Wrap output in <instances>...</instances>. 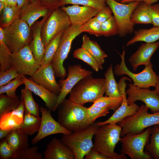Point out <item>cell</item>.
Instances as JSON below:
<instances>
[{"instance_id":"1","label":"cell","mask_w":159,"mask_h":159,"mask_svg":"<svg viewBox=\"0 0 159 159\" xmlns=\"http://www.w3.org/2000/svg\"><path fill=\"white\" fill-rule=\"evenodd\" d=\"M57 121L72 132L84 129L91 123L87 108L84 105L65 99L58 107Z\"/></svg>"},{"instance_id":"2","label":"cell","mask_w":159,"mask_h":159,"mask_svg":"<svg viewBox=\"0 0 159 159\" xmlns=\"http://www.w3.org/2000/svg\"><path fill=\"white\" fill-rule=\"evenodd\" d=\"M122 127L115 123H109L99 127L95 134V149L107 159H127L125 155L117 153L114 149L120 141Z\"/></svg>"},{"instance_id":"3","label":"cell","mask_w":159,"mask_h":159,"mask_svg":"<svg viewBox=\"0 0 159 159\" xmlns=\"http://www.w3.org/2000/svg\"><path fill=\"white\" fill-rule=\"evenodd\" d=\"M105 89V78H95L90 75L75 86L69 93V99L82 105L88 102H94L103 96Z\"/></svg>"},{"instance_id":"4","label":"cell","mask_w":159,"mask_h":159,"mask_svg":"<svg viewBox=\"0 0 159 159\" xmlns=\"http://www.w3.org/2000/svg\"><path fill=\"white\" fill-rule=\"evenodd\" d=\"M99 127L94 122L82 129L62 134L60 140L70 148L75 159H82L93 147L92 138Z\"/></svg>"},{"instance_id":"5","label":"cell","mask_w":159,"mask_h":159,"mask_svg":"<svg viewBox=\"0 0 159 159\" xmlns=\"http://www.w3.org/2000/svg\"><path fill=\"white\" fill-rule=\"evenodd\" d=\"M82 26L71 25L64 32L51 62L56 77L63 80L67 76L66 70L63 66V62L67 57L73 41L82 33Z\"/></svg>"},{"instance_id":"6","label":"cell","mask_w":159,"mask_h":159,"mask_svg":"<svg viewBox=\"0 0 159 159\" xmlns=\"http://www.w3.org/2000/svg\"><path fill=\"white\" fill-rule=\"evenodd\" d=\"M149 109L142 105L135 114L118 122L122 127L121 137L127 133H140L148 127L159 124V112L150 114L148 112Z\"/></svg>"},{"instance_id":"7","label":"cell","mask_w":159,"mask_h":159,"mask_svg":"<svg viewBox=\"0 0 159 159\" xmlns=\"http://www.w3.org/2000/svg\"><path fill=\"white\" fill-rule=\"evenodd\" d=\"M151 127L140 133H127L120 138L121 153L128 156L131 159H152V156L144 151L150 142Z\"/></svg>"},{"instance_id":"8","label":"cell","mask_w":159,"mask_h":159,"mask_svg":"<svg viewBox=\"0 0 159 159\" xmlns=\"http://www.w3.org/2000/svg\"><path fill=\"white\" fill-rule=\"evenodd\" d=\"M3 29L5 43L11 53L28 45L32 39L30 27L19 19Z\"/></svg>"},{"instance_id":"9","label":"cell","mask_w":159,"mask_h":159,"mask_svg":"<svg viewBox=\"0 0 159 159\" xmlns=\"http://www.w3.org/2000/svg\"><path fill=\"white\" fill-rule=\"evenodd\" d=\"M106 4L111 9L119 29L121 37L132 33L134 24L131 21L132 14L140 2L134 1L127 3L117 2L114 0H105Z\"/></svg>"},{"instance_id":"10","label":"cell","mask_w":159,"mask_h":159,"mask_svg":"<svg viewBox=\"0 0 159 159\" xmlns=\"http://www.w3.org/2000/svg\"><path fill=\"white\" fill-rule=\"evenodd\" d=\"M67 14L61 7L53 9L41 28V36L45 49L50 42L62 31L71 25Z\"/></svg>"},{"instance_id":"11","label":"cell","mask_w":159,"mask_h":159,"mask_svg":"<svg viewBox=\"0 0 159 159\" xmlns=\"http://www.w3.org/2000/svg\"><path fill=\"white\" fill-rule=\"evenodd\" d=\"M125 54V50L123 49L122 54H120L121 61L120 64H117L115 67L114 71L115 74L118 76L127 75L133 81L135 85L140 88L155 87L157 82L158 75L153 71L151 62L148 65L145 66V68L142 72L134 73L131 72L126 66Z\"/></svg>"},{"instance_id":"12","label":"cell","mask_w":159,"mask_h":159,"mask_svg":"<svg viewBox=\"0 0 159 159\" xmlns=\"http://www.w3.org/2000/svg\"><path fill=\"white\" fill-rule=\"evenodd\" d=\"M68 74L66 78L60 79L58 83L61 87V90L57 104L52 111L57 109L59 105L65 98L75 86L81 80L91 75L92 71L82 67L80 64H77L69 66L67 68Z\"/></svg>"},{"instance_id":"13","label":"cell","mask_w":159,"mask_h":159,"mask_svg":"<svg viewBox=\"0 0 159 159\" xmlns=\"http://www.w3.org/2000/svg\"><path fill=\"white\" fill-rule=\"evenodd\" d=\"M11 65L21 75L32 76L40 67L28 45L11 53Z\"/></svg>"},{"instance_id":"14","label":"cell","mask_w":159,"mask_h":159,"mask_svg":"<svg viewBox=\"0 0 159 159\" xmlns=\"http://www.w3.org/2000/svg\"><path fill=\"white\" fill-rule=\"evenodd\" d=\"M126 92L129 105L140 100L149 107L152 113L159 112V95L155 89L142 88L130 83Z\"/></svg>"},{"instance_id":"15","label":"cell","mask_w":159,"mask_h":159,"mask_svg":"<svg viewBox=\"0 0 159 159\" xmlns=\"http://www.w3.org/2000/svg\"><path fill=\"white\" fill-rule=\"evenodd\" d=\"M41 113V120L39 130L37 135L34 137L31 143L34 145L49 135L60 133L68 135L72 132L63 127L52 117L51 111L44 107H40Z\"/></svg>"},{"instance_id":"16","label":"cell","mask_w":159,"mask_h":159,"mask_svg":"<svg viewBox=\"0 0 159 159\" xmlns=\"http://www.w3.org/2000/svg\"><path fill=\"white\" fill-rule=\"evenodd\" d=\"M55 77L51 63L44 67L40 66L29 79L51 92L58 95L61 87L56 81Z\"/></svg>"},{"instance_id":"17","label":"cell","mask_w":159,"mask_h":159,"mask_svg":"<svg viewBox=\"0 0 159 159\" xmlns=\"http://www.w3.org/2000/svg\"><path fill=\"white\" fill-rule=\"evenodd\" d=\"M60 7L68 15L71 24L78 26L83 25L95 16L99 11L92 7L78 5Z\"/></svg>"},{"instance_id":"18","label":"cell","mask_w":159,"mask_h":159,"mask_svg":"<svg viewBox=\"0 0 159 159\" xmlns=\"http://www.w3.org/2000/svg\"><path fill=\"white\" fill-rule=\"evenodd\" d=\"M49 14L40 21H35L30 27L32 39L28 46L35 59L40 65L44 57L45 50L41 36V28Z\"/></svg>"},{"instance_id":"19","label":"cell","mask_w":159,"mask_h":159,"mask_svg":"<svg viewBox=\"0 0 159 159\" xmlns=\"http://www.w3.org/2000/svg\"><path fill=\"white\" fill-rule=\"evenodd\" d=\"M159 47V42L142 44L129 58V61L134 71L140 65L146 66L151 62L150 58Z\"/></svg>"},{"instance_id":"20","label":"cell","mask_w":159,"mask_h":159,"mask_svg":"<svg viewBox=\"0 0 159 159\" xmlns=\"http://www.w3.org/2000/svg\"><path fill=\"white\" fill-rule=\"evenodd\" d=\"M44 159H75L72 150L61 140L53 138L47 144Z\"/></svg>"},{"instance_id":"21","label":"cell","mask_w":159,"mask_h":159,"mask_svg":"<svg viewBox=\"0 0 159 159\" xmlns=\"http://www.w3.org/2000/svg\"><path fill=\"white\" fill-rule=\"evenodd\" d=\"M52 10L39 2L30 3L21 9L19 19L26 21L30 27L39 18L47 16Z\"/></svg>"},{"instance_id":"22","label":"cell","mask_w":159,"mask_h":159,"mask_svg":"<svg viewBox=\"0 0 159 159\" xmlns=\"http://www.w3.org/2000/svg\"><path fill=\"white\" fill-rule=\"evenodd\" d=\"M24 81L25 87L40 97L45 102L47 109L52 111L57 104L58 95L35 83L29 78H26L25 76Z\"/></svg>"},{"instance_id":"23","label":"cell","mask_w":159,"mask_h":159,"mask_svg":"<svg viewBox=\"0 0 159 159\" xmlns=\"http://www.w3.org/2000/svg\"><path fill=\"white\" fill-rule=\"evenodd\" d=\"M122 97V101L119 107L107 120L103 122H96L98 126L109 123L117 124L122 121L125 118L132 116L137 112L140 107L135 102L129 105L127 101L126 95H123Z\"/></svg>"},{"instance_id":"24","label":"cell","mask_w":159,"mask_h":159,"mask_svg":"<svg viewBox=\"0 0 159 159\" xmlns=\"http://www.w3.org/2000/svg\"><path fill=\"white\" fill-rule=\"evenodd\" d=\"M134 32V36L126 43V47L138 42L153 43L159 39V26H153L149 29H140Z\"/></svg>"},{"instance_id":"25","label":"cell","mask_w":159,"mask_h":159,"mask_svg":"<svg viewBox=\"0 0 159 159\" xmlns=\"http://www.w3.org/2000/svg\"><path fill=\"white\" fill-rule=\"evenodd\" d=\"M81 47L86 49L94 57L100 69H102V64L107 55L97 42L91 40L87 35H83Z\"/></svg>"},{"instance_id":"26","label":"cell","mask_w":159,"mask_h":159,"mask_svg":"<svg viewBox=\"0 0 159 159\" xmlns=\"http://www.w3.org/2000/svg\"><path fill=\"white\" fill-rule=\"evenodd\" d=\"M6 138L14 153L29 147L28 135L19 127L13 129Z\"/></svg>"},{"instance_id":"27","label":"cell","mask_w":159,"mask_h":159,"mask_svg":"<svg viewBox=\"0 0 159 159\" xmlns=\"http://www.w3.org/2000/svg\"><path fill=\"white\" fill-rule=\"evenodd\" d=\"M20 99L24 104V113L39 116L40 108L34 100L31 91L25 87L21 90Z\"/></svg>"},{"instance_id":"28","label":"cell","mask_w":159,"mask_h":159,"mask_svg":"<svg viewBox=\"0 0 159 159\" xmlns=\"http://www.w3.org/2000/svg\"><path fill=\"white\" fill-rule=\"evenodd\" d=\"M41 120L39 116L25 113L23 122L19 128L28 136L32 135L38 132Z\"/></svg>"},{"instance_id":"29","label":"cell","mask_w":159,"mask_h":159,"mask_svg":"<svg viewBox=\"0 0 159 159\" xmlns=\"http://www.w3.org/2000/svg\"><path fill=\"white\" fill-rule=\"evenodd\" d=\"M21 9L17 6H6L0 14V27L9 26L19 19Z\"/></svg>"},{"instance_id":"30","label":"cell","mask_w":159,"mask_h":159,"mask_svg":"<svg viewBox=\"0 0 159 159\" xmlns=\"http://www.w3.org/2000/svg\"><path fill=\"white\" fill-rule=\"evenodd\" d=\"M150 142L145 147V151L154 159H159V124L151 127Z\"/></svg>"},{"instance_id":"31","label":"cell","mask_w":159,"mask_h":159,"mask_svg":"<svg viewBox=\"0 0 159 159\" xmlns=\"http://www.w3.org/2000/svg\"><path fill=\"white\" fill-rule=\"evenodd\" d=\"M11 53L5 41L3 29L0 27V72L11 67Z\"/></svg>"},{"instance_id":"32","label":"cell","mask_w":159,"mask_h":159,"mask_svg":"<svg viewBox=\"0 0 159 159\" xmlns=\"http://www.w3.org/2000/svg\"><path fill=\"white\" fill-rule=\"evenodd\" d=\"M148 6V4L140 2L131 16V21L134 24H152Z\"/></svg>"},{"instance_id":"33","label":"cell","mask_w":159,"mask_h":159,"mask_svg":"<svg viewBox=\"0 0 159 159\" xmlns=\"http://www.w3.org/2000/svg\"><path fill=\"white\" fill-rule=\"evenodd\" d=\"M104 75L105 80L106 96L113 97L122 96L119 92L117 83L114 77L112 64L109 66Z\"/></svg>"},{"instance_id":"34","label":"cell","mask_w":159,"mask_h":159,"mask_svg":"<svg viewBox=\"0 0 159 159\" xmlns=\"http://www.w3.org/2000/svg\"><path fill=\"white\" fill-rule=\"evenodd\" d=\"M64 32L62 31L59 33L47 45L45 48L44 57L41 64V67L45 66L51 63L57 50L60 39Z\"/></svg>"},{"instance_id":"35","label":"cell","mask_w":159,"mask_h":159,"mask_svg":"<svg viewBox=\"0 0 159 159\" xmlns=\"http://www.w3.org/2000/svg\"><path fill=\"white\" fill-rule=\"evenodd\" d=\"M123 100L122 96L113 97L106 96L98 99L92 105L106 108L115 111L120 106Z\"/></svg>"},{"instance_id":"36","label":"cell","mask_w":159,"mask_h":159,"mask_svg":"<svg viewBox=\"0 0 159 159\" xmlns=\"http://www.w3.org/2000/svg\"><path fill=\"white\" fill-rule=\"evenodd\" d=\"M21 102L18 97H13L4 94L0 95V117L16 108Z\"/></svg>"},{"instance_id":"37","label":"cell","mask_w":159,"mask_h":159,"mask_svg":"<svg viewBox=\"0 0 159 159\" xmlns=\"http://www.w3.org/2000/svg\"><path fill=\"white\" fill-rule=\"evenodd\" d=\"M23 119L13 114L11 111L0 117V128L14 129L19 127Z\"/></svg>"},{"instance_id":"38","label":"cell","mask_w":159,"mask_h":159,"mask_svg":"<svg viewBox=\"0 0 159 159\" xmlns=\"http://www.w3.org/2000/svg\"><path fill=\"white\" fill-rule=\"evenodd\" d=\"M38 150L36 145L27 147L15 152L11 159H44L43 155Z\"/></svg>"},{"instance_id":"39","label":"cell","mask_w":159,"mask_h":159,"mask_svg":"<svg viewBox=\"0 0 159 159\" xmlns=\"http://www.w3.org/2000/svg\"><path fill=\"white\" fill-rule=\"evenodd\" d=\"M74 58L80 59L90 66L94 71L100 70L97 62L94 57L86 49L82 47L75 50L73 53Z\"/></svg>"},{"instance_id":"40","label":"cell","mask_w":159,"mask_h":159,"mask_svg":"<svg viewBox=\"0 0 159 159\" xmlns=\"http://www.w3.org/2000/svg\"><path fill=\"white\" fill-rule=\"evenodd\" d=\"M25 75H21L13 79L5 85L0 86V95L6 93L8 96L16 97L18 96L16 93L17 88L24 84Z\"/></svg>"},{"instance_id":"41","label":"cell","mask_w":159,"mask_h":159,"mask_svg":"<svg viewBox=\"0 0 159 159\" xmlns=\"http://www.w3.org/2000/svg\"><path fill=\"white\" fill-rule=\"evenodd\" d=\"M68 4L91 7L98 10L106 5L105 0H60V7Z\"/></svg>"},{"instance_id":"42","label":"cell","mask_w":159,"mask_h":159,"mask_svg":"<svg viewBox=\"0 0 159 159\" xmlns=\"http://www.w3.org/2000/svg\"><path fill=\"white\" fill-rule=\"evenodd\" d=\"M119 29L115 19L112 16L105 21L101 23L100 33L101 36L108 37L118 34Z\"/></svg>"},{"instance_id":"43","label":"cell","mask_w":159,"mask_h":159,"mask_svg":"<svg viewBox=\"0 0 159 159\" xmlns=\"http://www.w3.org/2000/svg\"><path fill=\"white\" fill-rule=\"evenodd\" d=\"M101 24V23L94 17L92 18L82 26V32H86L96 37H100Z\"/></svg>"},{"instance_id":"44","label":"cell","mask_w":159,"mask_h":159,"mask_svg":"<svg viewBox=\"0 0 159 159\" xmlns=\"http://www.w3.org/2000/svg\"><path fill=\"white\" fill-rule=\"evenodd\" d=\"M110 110L107 108H102L92 105L87 108V112L91 123L95 122L97 118L106 116Z\"/></svg>"},{"instance_id":"45","label":"cell","mask_w":159,"mask_h":159,"mask_svg":"<svg viewBox=\"0 0 159 159\" xmlns=\"http://www.w3.org/2000/svg\"><path fill=\"white\" fill-rule=\"evenodd\" d=\"M20 76L17 71L12 67L7 70L0 72V86L5 85Z\"/></svg>"},{"instance_id":"46","label":"cell","mask_w":159,"mask_h":159,"mask_svg":"<svg viewBox=\"0 0 159 159\" xmlns=\"http://www.w3.org/2000/svg\"><path fill=\"white\" fill-rule=\"evenodd\" d=\"M0 143V157L1 159H11L14 152L6 138L1 139Z\"/></svg>"},{"instance_id":"47","label":"cell","mask_w":159,"mask_h":159,"mask_svg":"<svg viewBox=\"0 0 159 159\" xmlns=\"http://www.w3.org/2000/svg\"><path fill=\"white\" fill-rule=\"evenodd\" d=\"M148 11L154 26H159V4L148 5Z\"/></svg>"},{"instance_id":"48","label":"cell","mask_w":159,"mask_h":159,"mask_svg":"<svg viewBox=\"0 0 159 159\" xmlns=\"http://www.w3.org/2000/svg\"><path fill=\"white\" fill-rule=\"evenodd\" d=\"M112 11L108 6L105 5L103 8L99 10L94 17L100 23L105 21L112 16Z\"/></svg>"},{"instance_id":"49","label":"cell","mask_w":159,"mask_h":159,"mask_svg":"<svg viewBox=\"0 0 159 159\" xmlns=\"http://www.w3.org/2000/svg\"><path fill=\"white\" fill-rule=\"evenodd\" d=\"M39 1L41 4L51 9L60 7V0H39Z\"/></svg>"},{"instance_id":"50","label":"cell","mask_w":159,"mask_h":159,"mask_svg":"<svg viewBox=\"0 0 159 159\" xmlns=\"http://www.w3.org/2000/svg\"><path fill=\"white\" fill-rule=\"evenodd\" d=\"M85 159H107L104 155L100 154L93 147L85 156Z\"/></svg>"},{"instance_id":"51","label":"cell","mask_w":159,"mask_h":159,"mask_svg":"<svg viewBox=\"0 0 159 159\" xmlns=\"http://www.w3.org/2000/svg\"><path fill=\"white\" fill-rule=\"evenodd\" d=\"M127 80L130 82L132 80L131 79L126 76H124L120 79L117 83L119 92L122 96L123 95H127L125 91V88L127 85L125 82V80Z\"/></svg>"},{"instance_id":"52","label":"cell","mask_w":159,"mask_h":159,"mask_svg":"<svg viewBox=\"0 0 159 159\" xmlns=\"http://www.w3.org/2000/svg\"><path fill=\"white\" fill-rule=\"evenodd\" d=\"M159 0H123L121 2L123 3H127L134 1L143 2L148 5L154 4Z\"/></svg>"},{"instance_id":"53","label":"cell","mask_w":159,"mask_h":159,"mask_svg":"<svg viewBox=\"0 0 159 159\" xmlns=\"http://www.w3.org/2000/svg\"><path fill=\"white\" fill-rule=\"evenodd\" d=\"M13 129H2L0 128V139L6 138Z\"/></svg>"},{"instance_id":"54","label":"cell","mask_w":159,"mask_h":159,"mask_svg":"<svg viewBox=\"0 0 159 159\" xmlns=\"http://www.w3.org/2000/svg\"><path fill=\"white\" fill-rule=\"evenodd\" d=\"M16 1L17 6L21 9L30 2V0H16Z\"/></svg>"},{"instance_id":"55","label":"cell","mask_w":159,"mask_h":159,"mask_svg":"<svg viewBox=\"0 0 159 159\" xmlns=\"http://www.w3.org/2000/svg\"><path fill=\"white\" fill-rule=\"evenodd\" d=\"M7 5L11 6H17L16 0H7Z\"/></svg>"},{"instance_id":"56","label":"cell","mask_w":159,"mask_h":159,"mask_svg":"<svg viewBox=\"0 0 159 159\" xmlns=\"http://www.w3.org/2000/svg\"><path fill=\"white\" fill-rule=\"evenodd\" d=\"M154 87L155 88V90L159 95V75H158L157 83Z\"/></svg>"},{"instance_id":"57","label":"cell","mask_w":159,"mask_h":159,"mask_svg":"<svg viewBox=\"0 0 159 159\" xmlns=\"http://www.w3.org/2000/svg\"><path fill=\"white\" fill-rule=\"evenodd\" d=\"M7 5L5 4L0 2V13H1L5 7Z\"/></svg>"},{"instance_id":"58","label":"cell","mask_w":159,"mask_h":159,"mask_svg":"<svg viewBox=\"0 0 159 159\" xmlns=\"http://www.w3.org/2000/svg\"><path fill=\"white\" fill-rule=\"evenodd\" d=\"M0 2L3 3L7 5V0H0Z\"/></svg>"},{"instance_id":"59","label":"cell","mask_w":159,"mask_h":159,"mask_svg":"<svg viewBox=\"0 0 159 159\" xmlns=\"http://www.w3.org/2000/svg\"><path fill=\"white\" fill-rule=\"evenodd\" d=\"M32 2H39V0H30V3H32Z\"/></svg>"},{"instance_id":"60","label":"cell","mask_w":159,"mask_h":159,"mask_svg":"<svg viewBox=\"0 0 159 159\" xmlns=\"http://www.w3.org/2000/svg\"><path fill=\"white\" fill-rule=\"evenodd\" d=\"M115 1L120 3H121V1L123 0H114Z\"/></svg>"}]
</instances>
